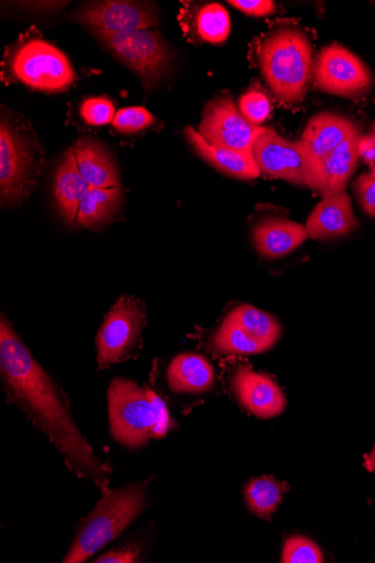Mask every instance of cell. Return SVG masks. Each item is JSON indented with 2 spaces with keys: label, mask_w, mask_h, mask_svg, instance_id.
<instances>
[{
  "label": "cell",
  "mask_w": 375,
  "mask_h": 563,
  "mask_svg": "<svg viewBox=\"0 0 375 563\" xmlns=\"http://www.w3.org/2000/svg\"><path fill=\"white\" fill-rule=\"evenodd\" d=\"M371 168H372L373 173H375V165H374V166H372Z\"/></svg>",
  "instance_id": "36"
},
{
  "label": "cell",
  "mask_w": 375,
  "mask_h": 563,
  "mask_svg": "<svg viewBox=\"0 0 375 563\" xmlns=\"http://www.w3.org/2000/svg\"><path fill=\"white\" fill-rule=\"evenodd\" d=\"M312 78L319 90L348 98L364 95L373 84L367 66L338 43L320 51L312 66Z\"/></svg>",
  "instance_id": "8"
},
{
  "label": "cell",
  "mask_w": 375,
  "mask_h": 563,
  "mask_svg": "<svg viewBox=\"0 0 375 563\" xmlns=\"http://www.w3.org/2000/svg\"><path fill=\"white\" fill-rule=\"evenodd\" d=\"M107 48L139 75L151 88L163 78L170 66L172 55L163 36L152 30L113 33L90 29Z\"/></svg>",
  "instance_id": "6"
},
{
  "label": "cell",
  "mask_w": 375,
  "mask_h": 563,
  "mask_svg": "<svg viewBox=\"0 0 375 563\" xmlns=\"http://www.w3.org/2000/svg\"><path fill=\"white\" fill-rule=\"evenodd\" d=\"M3 77L47 93L66 91L76 81L63 51L36 36H25L9 49Z\"/></svg>",
  "instance_id": "5"
},
{
  "label": "cell",
  "mask_w": 375,
  "mask_h": 563,
  "mask_svg": "<svg viewBox=\"0 0 375 563\" xmlns=\"http://www.w3.org/2000/svg\"><path fill=\"white\" fill-rule=\"evenodd\" d=\"M232 387L246 411L260 419H273L285 412L286 396L271 376L242 366L233 376Z\"/></svg>",
  "instance_id": "13"
},
{
  "label": "cell",
  "mask_w": 375,
  "mask_h": 563,
  "mask_svg": "<svg viewBox=\"0 0 375 563\" xmlns=\"http://www.w3.org/2000/svg\"><path fill=\"white\" fill-rule=\"evenodd\" d=\"M354 190L364 213L375 219V173L361 175Z\"/></svg>",
  "instance_id": "31"
},
{
  "label": "cell",
  "mask_w": 375,
  "mask_h": 563,
  "mask_svg": "<svg viewBox=\"0 0 375 563\" xmlns=\"http://www.w3.org/2000/svg\"><path fill=\"white\" fill-rule=\"evenodd\" d=\"M253 156L261 174L308 187V164L298 141H286L265 129L253 145Z\"/></svg>",
  "instance_id": "11"
},
{
  "label": "cell",
  "mask_w": 375,
  "mask_h": 563,
  "mask_svg": "<svg viewBox=\"0 0 375 563\" xmlns=\"http://www.w3.org/2000/svg\"><path fill=\"white\" fill-rule=\"evenodd\" d=\"M360 227L346 194L324 196L312 210L305 225L308 238L327 241L351 234Z\"/></svg>",
  "instance_id": "14"
},
{
  "label": "cell",
  "mask_w": 375,
  "mask_h": 563,
  "mask_svg": "<svg viewBox=\"0 0 375 563\" xmlns=\"http://www.w3.org/2000/svg\"><path fill=\"white\" fill-rule=\"evenodd\" d=\"M228 317L267 350L272 349L282 336L283 329L279 322L252 305H241Z\"/></svg>",
  "instance_id": "24"
},
{
  "label": "cell",
  "mask_w": 375,
  "mask_h": 563,
  "mask_svg": "<svg viewBox=\"0 0 375 563\" xmlns=\"http://www.w3.org/2000/svg\"><path fill=\"white\" fill-rule=\"evenodd\" d=\"M359 140L360 134L356 131L323 161L324 187L321 197L345 191L360 159Z\"/></svg>",
  "instance_id": "21"
},
{
  "label": "cell",
  "mask_w": 375,
  "mask_h": 563,
  "mask_svg": "<svg viewBox=\"0 0 375 563\" xmlns=\"http://www.w3.org/2000/svg\"><path fill=\"white\" fill-rule=\"evenodd\" d=\"M79 112L81 119L93 126L113 123L117 115L113 102L106 97H90L84 100Z\"/></svg>",
  "instance_id": "29"
},
{
  "label": "cell",
  "mask_w": 375,
  "mask_h": 563,
  "mask_svg": "<svg viewBox=\"0 0 375 563\" xmlns=\"http://www.w3.org/2000/svg\"><path fill=\"white\" fill-rule=\"evenodd\" d=\"M27 175V156L20 139L3 121L0 130V190L4 202H15L24 197Z\"/></svg>",
  "instance_id": "15"
},
{
  "label": "cell",
  "mask_w": 375,
  "mask_h": 563,
  "mask_svg": "<svg viewBox=\"0 0 375 563\" xmlns=\"http://www.w3.org/2000/svg\"><path fill=\"white\" fill-rule=\"evenodd\" d=\"M356 131L349 119L335 113H319L310 119L298 141L308 164V188L323 192V161Z\"/></svg>",
  "instance_id": "10"
},
{
  "label": "cell",
  "mask_w": 375,
  "mask_h": 563,
  "mask_svg": "<svg viewBox=\"0 0 375 563\" xmlns=\"http://www.w3.org/2000/svg\"><path fill=\"white\" fill-rule=\"evenodd\" d=\"M185 30L194 29L198 40L212 44L225 42L231 33V19L224 7L218 3L202 5L186 20Z\"/></svg>",
  "instance_id": "23"
},
{
  "label": "cell",
  "mask_w": 375,
  "mask_h": 563,
  "mask_svg": "<svg viewBox=\"0 0 375 563\" xmlns=\"http://www.w3.org/2000/svg\"><path fill=\"white\" fill-rule=\"evenodd\" d=\"M364 467L368 473L375 475V444L373 449L364 455Z\"/></svg>",
  "instance_id": "35"
},
{
  "label": "cell",
  "mask_w": 375,
  "mask_h": 563,
  "mask_svg": "<svg viewBox=\"0 0 375 563\" xmlns=\"http://www.w3.org/2000/svg\"><path fill=\"white\" fill-rule=\"evenodd\" d=\"M167 379L169 387L179 394H200L216 384V369L205 356L196 353L177 355L172 362Z\"/></svg>",
  "instance_id": "19"
},
{
  "label": "cell",
  "mask_w": 375,
  "mask_h": 563,
  "mask_svg": "<svg viewBox=\"0 0 375 563\" xmlns=\"http://www.w3.org/2000/svg\"><path fill=\"white\" fill-rule=\"evenodd\" d=\"M260 70L283 104L297 106L305 97L312 74V47L299 29H280L262 41L257 51Z\"/></svg>",
  "instance_id": "3"
},
{
  "label": "cell",
  "mask_w": 375,
  "mask_h": 563,
  "mask_svg": "<svg viewBox=\"0 0 375 563\" xmlns=\"http://www.w3.org/2000/svg\"><path fill=\"white\" fill-rule=\"evenodd\" d=\"M74 21L89 29L122 33L151 30L156 25V15L148 4L107 0L84 5L75 13Z\"/></svg>",
  "instance_id": "12"
},
{
  "label": "cell",
  "mask_w": 375,
  "mask_h": 563,
  "mask_svg": "<svg viewBox=\"0 0 375 563\" xmlns=\"http://www.w3.org/2000/svg\"><path fill=\"white\" fill-rule=\"evenodd\" d=\"M146 321L144 305L123 296L104 317L96 338L97 363L106 369L129 357L137 345Z\"/></svg>",
  "instance_id": "7"
},
{
  "label": "cell",
  "mask_w": 375,
  "mask_h": 563,
  "mask_svg": "<svg viewBox=\"0 0 375 563\" xmlns=\"http://www.w3.org/2000/svg\"><path fill=\"white\" fill-rule=\"evenodd\" d=\"M239 111L247 122L260 126L271 117L272 102L264 92L251 89L240 98Z\"/></svg>",
  "instance_id": "28"
},
{
  "label": "cell",
  "mask_w": 375,
  "mask_h": 563,
  "mask_svg": "<svg viewBox=\"0 0 375 563\" xmlns=\"http://www.w3.org/2000/svg\"><path fill=\"white\" fill-rule=\"evenodd\" d=\"M142 549L135 543L107 551L97 558L95 563H135L141 562Z\"/></svg>",
  "instance_id": "32"
},
{
  "label": "cell",
  "mask_w": 375,
  "mask_h": 563,
  "mask_svg": "<svg viewBox=\"0 0 375 563\" xmlns=\"http://www.w3.org/2000/svg\"><path fill=\"white\" fill-rule=\"evenodd\" d=\"M154 121V117L146 109L135 107L119 111L113 125L121 133L132 134L146 130Z\"/></svg>",
  "instance_id": "30"
},
{
  "label": "cell",
  "mask_w": 375,
  "mask_h": 563,
  "mask_svg": "<svg viewBox=\"0 0 375 563\" xmlns=\"http://www.w3.org/2000/svg\"><path fill=\"white\" fill-rule=\"evenodd\" d=\"M90 188L79 173L74 151L70 148L57 168L53 188L58 209L68 223L77 222L79 205Z\"/></svg>",
  "instance_id": "20"
},
{
  "label": "cell",
  "mask_w": 375,
  "mask_h": 563,
  "mask_svg": "<svg viewBox=\"0 0 375 563\" xmlns=\"http://www.w3.org/2000/svg\"><path fill=\"white\" fill-rule=\"evenodd\" d=\"M107 398L112 435L126 448L135 449L152 439L165 438L173 427L165 400L132 380L115 378Z\"/></svg>",
  "instance_id": "2"
},
{
  "label": "cell",
  "mask_w": 375,
  "mask_h": 563,
  "mask_svg": "<svg viewBox=\"0 0 375 563\" xmlns=\"http://www.w3.org/2000/svg\"><path fill=\"white\" fill-rule=\"evenodd\" d=\"M360 158H363L371 167L375 165V134L360 136Z\"/></svg>",
  "instance_id": "34"
},
{
  "label": "cell",
  "mask_w": 375,
  "mask_h": 563,
  "mask_svg": "<svg viewBox=\"0 0 375 563\" xmlns=\"http://www.w3.org/2000/svg\"><path fill=\"white\" fill-rule=\"evenodd\" d=\"M253 244L266 260L285 257L309 240L306 228L286 219H267L253 229Z\"/></svg>",
  "instance_id": "16"
},
{
  "label": "cell",
  "mask_w": 375,
  "mask_h": 563,
  "mask_svg": "<svg viewBox=\"0 0 375 563\" xmlns=\"http://www.w3.org/2000/svg\"><path fill=\"white\" fill-rule=\"evenodd\" d=\"M373 134H375V124H374V126H373Z\"/></svg>",
  "instance_id": "37"
},
{
  "label": "cell",
  "mask_w": 375,
  "mask_h": 563,
  "mask_svg": "<svg viewBox=\"0 0 375 563\" xmlns=\"http://www.w3.org/2000/svg\"><path fill=\"white\" fill-rule=\"evenodd\" d=\"M130 484L102 489V497L80 528L64 563H82L118 539L143 514L148 504L147 486Z\"/></svg>",
  "instance_id": "4"
},
{
  "label": "cell",
  "mask_w": 375,
  "mask_h": 563,
  "mask_svg": "<svg viewBox=\"0 0 375 563\" xmlns=\"http://www.w3.org/2000/svg\"><path fill=\"white\" fill-rule=\"evenodd\" d=\"M210 346L219 354L231 355L257 354L267 350L229 317H227L220 329L213 333Z\"/></svg>",
  "instance_id": "26"
},
{
  "label": "cell",
  "mask_w": 375,
  "mask_h": 563,
  "mask_svg": "<svg viewBox=\"0 0 375 563\" xmlns=\"http://www.w3.org/2000/svg\"><path fill=\"white\" fill-rule=\"evenodd\" d=\"M0 372L10 399L55 444L68 468L101 489L109 487L112 468L95 454L74 422L64 393L34 360L4 316L0 320Z\"/></svg>",
  "instance_id": "1"
},
{
  "label": "cell",
  "mask_w": 375,
  "mask_h": 563,
  "mask_svg": "<svg viewBox=\"0 0 375 563\" xmlns=\"http://www.w3.org/2000/svg\"><path fill=\"white\" fill-rule=\"evenodd\" d=\"M264 131L242 117L231 97L221 95L208 102L198 132L211 145L253 155V145Z\"/></svg>",
  "instance_id": "9"
},
{
  "label": "cell",
  "mask_w": 375,
  "mask_h": 563,
  "mask_svg": "<svg viewBox=\"0 0 375 563\" xmlns=\"http://www.w3.org/2000/svg\"><path fill=\"white\" fill-rule=\"evenodd\" d=\"M229 4L246 15L255 18L272 15L277 11L275 2L272 0H232Z\"/></svg>",
  "instance_id": "33"
},
{
  "label": "cell",
  "mask_w": 375,
  "mask_h": 563,
  "mask_svg": "<svg viewBox=\"0 0 375 563\" xmlns=\"http://www.w3.org/2000/svg\"><path fill=\"white\" fill-rule=\"evenodd\" d=\"M185 135L197 155L221 173L244 180L261 176L253 155L211 145L191 126L186 128Z\"/></svg>",
  "instance_id": "17"
},
{
  "label": "cell",
  "mask_w": 375,
  "mask_h": 563,
  "mask_svg": "<svg viewBox=\"0 0 375 563\" xmlns=\"http://www.w3.org/2000/svg\"><path fill=\"white\" fill-rule=\"evenodd\" d=\"M287 485L273 477H260L247 484L245 499L252 514L258 518L271 519L280 505Z\"/></svg>",
  "instance_id": "25"
},
{
  "label": "cell",
  "mask_w": 375,
  "mask_h": 563,
  "mask_svg": "<svg viewBox=\"0 0 375 563\" xmlns=\"http://www.w3.org/2000/svg\"><path fill=\"white\" fill-rule=\"evenodd\" d=\"M282 561L284 563H320L324 562V554L311 540L294 536L285 542Z\"/></svg>",
  "instance_id": "27"
},
{
  "label": "cell",
  "mask_w": 375,
  "mask_h": 563,
  "mask_svg": "<svg viewBox=\"0 0 375 563\" xmlns=\"http://www.w3.org/2000/svg\"><path fill=\"white\" fill-rule=\"evenodd\" d=\"M122 188H90L79 205L77 223L96 229L113 219L123 201Z\"/></svg>",
  "instance_id": "22"
},
{
  "label": "cell",
  "mask_w": 375,
  "mask_h": 563,
  "mask_svg": "<svg viewBox=\"0 0 375 563\" xmlns=\"http://www.w3.org/2000/svg\"><path fill=\"white\" fill-rule=\"evenodd\" d=\"M73 151L78 170L91 188H121L115 163L102 145L82 140Z\"/></svg>",
  "instance_id": "18"
}]
</instances>
